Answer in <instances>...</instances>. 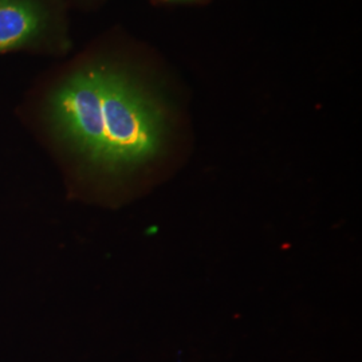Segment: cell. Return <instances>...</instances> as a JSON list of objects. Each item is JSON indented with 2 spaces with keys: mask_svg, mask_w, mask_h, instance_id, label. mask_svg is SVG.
I'll list each match as a JSON object with an SVG mask.
<instances>
[{
  "mask_svg": "<svg viewBox=\"0 0 362 362\" xmlns=\"http://www.w3.org/2000/svg\"><path fill=\"white\" fill-rule=\"evenodd\" d=\"M101 121L98 170L121 176L161 160L173 137L175 109L158 70L141 76L104 64Z\"/></svg>",
  "mask_w": 362,
  "mask_h": 362,
  "instance_id": "6da1fadb",
  "label": "cell"
},
{
  "mask_svg": "<svg viewBox=\"0 0 362 362\" xmlns=\"http://www.w3.org/2000/svg\"><path fill=\"white\" fill-rule=\"evenodd\" d=\"M104 64L71 73L52 93L49 113L61 139L90 167L98 169L103 153Z\"/></svg>",
  "mask_w": 362,
  "mask_h": 362,
  "instance_id": "7a4b0ae2",
  "label": "cell"
},
{
  "mask_svg": "<svg viewBox=\"0 0 362 362\" xmlns=\"http://www.w3.org/2000/svg\"><path fill=\"white\" fill-rule=\"evenodd\" d=\"M161 3H192V4H204L208 0H158Z\"/></svg>",
  "mask_w": 362,
  "mask_h": 362,
  "instance_id": "277c9868",
  "label": "cell"
},
{
  "mask_svg": "<svg viewBox=\"0 0 362 362\" xmlns=\"http://www.w3.org/2000/svg\"><path fill=\"white\" fill-rule=\"evenodd\" d=\"M45 15L31 0H0V52L21 47L45 28Z\"/></svg>",
  "mask_w": 362,
  "mask_h": 362,
  "instance_id": "3957f363",
  "label": "cell"
}]
</instances>
